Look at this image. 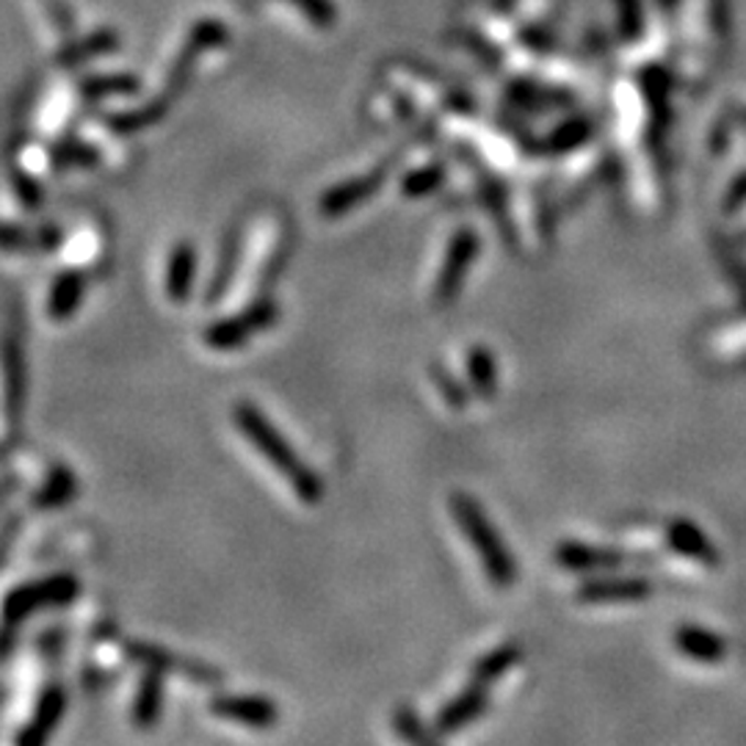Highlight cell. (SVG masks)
Instances as JSON below:
<instances>
[{
	"label": "cell",
	"mask_w": 746,
	"mask_h": 746,
	"mask_svg": "<svg viewBox=\"0 0 746 746\" xmlns=\"http://www.w3.org/2000/svg\"><path fill=\"white\" fill-rule=\"evenodd\" d=\"M233 418H236V426L241 429L244 437L266 456L274 471H280L285 476V482L291 484V489L296 493V498H302L304 504L313 506L324 498V482H321L318 473L302 460V456L293 451V445L288 443L285 434L263 415V410L249 401H241L233 410Z\"/></svg>",
	"instance_id": "6da1fadb"
},
{
	"label": "cell",
	"mask_w": 746,
	"mask_h": 746,
	"mask_svg": "<svg viewBox=\"0 0 746 746\" xmlns=\"http://www.w3.org/2000/svg\"><path fill=\"white\" fill-rule=\"evenodd\" d=\"M448 506H451L454 520L460 522L462 533H465L467 542L473 544V550H476L478 559H482L484 575L489 579V584L498 586V590H506V586L515 584V579H517L515 559H511L504 537L495 531L489 517L484 515L482 504H478L473 495L454 493L448 498Z\"/></svg>",
	"instance_id": "7a4b0ae2"
},
{
	"label": "cell",
	"mask_w": 746,
	"mask_h": 746,
	"mask_svg": "<svg viewBox=\"0 0 746 746\" xmlns=\"http://www.w3.org/2000/svg\"><path fill=\"white\" fill-rule=\"evenodd\" d=\"M277 321H280V304L274 299H258L238 315L210 324L205 329V343L216 348V352H236L244 343L252 340L255 335L271 329Z\"/></svg>",
	"instance_id": "3957f363"
},
{
	"label": "cell",
	"mask_w": 746,
	"mask_h": 746,
	"mask_svg": "<svg viewBox=\"0 0 746 746\" xmlns=\"http://www.w3.org/2000/svg\"><path fill=\"white\" fill-rule=\"evenodd\" d=\"M478 252H482V238L476 236V230L462 227V230H456L454 236H451L443 266H440L437 285H434V299H437V304H448L460 296L467 271L476 263Z\"/></svg>",
	"instance_id": "277c9868"
},
{
	"label": "cell",
	"mask_w": 746,
	"mask_h": 746,
	"mask_svg": "<svg viewBox=\"0 0 746 746\" xmlns=\"http://www.w3.org/2000/svg\"><path fill=\"white\" fill-rule=\"evenodd\" d=\"M210 711L227 722H238L252 729H269L280 722V707L260 694H230L210 700Z\"/></svg>",
	"instance_id": "5b68a950"
},
{
	"label": "cell",
	"mask_w": 746,
	"mask_h": 746,
	"mask_svg": "<svg viewBox=\"0 0 746 746\" xmlns=\"http://www.w3.org/2000/svg\"><path fill=\"white\" fill-rule=\"evenodd\" d=\"M652 595V586L639 575H614V579H592L579 586L575 597L590 606H608V603H641Z\"/></svg>",
	"instance_id": "8992f818"
},
{
	"label": "cell",
	"mask_w": 746,
	"mask_h": 746,
	"mask_svg": "<svg viewBox=\"0 0 746 746\" xmlns=\"http://www.w3.org/2000/svg\"><path fill=\"white\" fill-rule=\"evenodd\" d=\"M487 707H489L487 685L471 683L462 694H456L454 700L445 702V705L440 707V713L434 716L432 724L434 735L443 738V735L460 733V729H465L471 722L482 718L484 713H487Z\"/></svg>",
	"instance_id": "52a82bcc"
},
{
	"label": "cell",
	"mask_w": 746,
	"mask_h": 746,
	"mask_svg": "<svg viewBox=\"0 0 746 746\" xmlns=\"http://www.w3.org/2000/svg\"><path fill=\"white\" fill-rule=\"evenodd\" d=\"M625 555L614 548H601L590 542H562L555 548V564L570 573H603V570L623 567Z\"/></svg>",
	"instance_id": "ba28073f"
},
{
	"label": "cell",
	"mask_w": 746,
	"mask_h": 746,
	"mask_svg": "<svg viewBox=\"0 0 746 746\" xmlns=\"http://www.w3.org/2000/svg\"><path fill=\"white\" fill-rule=\"evenodd\" d=\"M379 183H382V174H365V177H354L335 185V188H332L329 194H324V199H321L318 205L321 214H324L326 219H337V216L348 214L352 208L363 205L365 199L374 197Z\"/></svg>",
	"instance_id": "9c48e42d"
},
{
	"label": "cell",
	"mask_w": 746,
	"mask_h": 746,
	"mask_svg": "<svg viewBox=\"0 0 746 746\" xmlns=\"http://www.w3.org/2000/svg\"><path fill=\"white\" fill-rule=\"evenodd\" d=\"M667 544L672 550H678L680 555H685V559H694V562L707 564V567L718 564V553L711 544V539L689 520H680L678 517V520L667 522Z\"/></svg>",
	"instance_id": "30bf717a"
},
{
	"label": "cell",
	"mask_w": 746,
	"mask_h": 746,
	"mask_svg": "<svg viewBox=\"0 0 746 746\" xmlns=\"http://www.w3.org/2000/svg\"><path fill=\"white\" fill-rule=\"evenodd\" d=\"M674 647L683 652L685 658L696 663H722L727 645H724L722 636H716L713 630L696 628V625H683L674 634Z\"/></svg>",
	"instance_id": "8fae6325"
},
{
	"label": "cell",
	"mask_w": 746,
	"mask_h": 746,
	"mask_svg": "<svg viewBox=\"0 0 746 746\" xmlns=\"http://www.w3.org/2000/svg\"><path fill=\"white\" fill-rule=\"evenodd\" d=\"M194 277H197V249L188 241L177 244L172 249V258H169L166 269V293L172 302H185L192 296Z\"/></svg>",
	"instance_id": "7c38bea8"
},
{
	"label": "cell",
	"mask_w": 746,
	"mask_h": 746,
	"mask_svg": "<svg viewBox=\"0 0 746 746\" xmlns=\"http://www.w3.org/2000/svg\"><path fill=\"white\" fill-rule=\"evenodd\" d=\"M465 368H467V382H471L473 396L482 401H493L498 396V363H495L493 352L487 346H471L465 357Z\"/></svg>",
	"instance_id": "4fadbf2b"
},
{
	"label": "cell",
	"mask_w": 746,
	"mask_h": 746,
	"mask_svg": "<svg viewBox=\"0 0 746 746\" xmlns=\"http://www.w3.org/2000/svg\"><path fill=\"white\" fill-rule=\"evenodd\" d=\"M520 661H522V647L511 645V641L509 645H498L489 652H484V656L473 663L471 680L478 685H489V683H495V680L504 678L506 672H511V669H515Z\"/></svg>",
	"instance_id": "5bb4252c"
},
{
	"label": "cell",
	"mask_w": 746,
	"mask_h": 746,
	"mask_svg": "<svg viewBox=\"0 0 746 746\" xmlns=\"http://www.w3.org/2000/svg\"><path fill=\"white\" fill-rule=\"evenodd\" d=\"M161 694H163L161 672H158V669H150L144 683H141L133 707V716L139 727H152V724H155L158 713H161Z\"/></svg>",
	"instance_id": "9a60e30c"
},
{
	"label": "cell",
	"mask_w": 746,
	"mask_h": 746,
	"mask_svg": "<svg viewBox=\"0 0 746 746\" xmlns=\"http://www.w3.org/2000/svg\"><path fill=\"white\" fill-rule=\"evenodd\" d=\"M429 377H432L434 388L440 390V396L445 399V404L454 407V410H465L467 401H471V393H467L465 385H462L460 379H456L443 363H434L432 368H429Z\"/></svg>",
	"instance_id": "2e32d148"
},
{
	"label": "cell",
	"mask_w": 746,
	"mask_h": 746,
	"mask_svg": "<svg viewBox=\"0 0 746 746\" xmlns=\"http://www.w3.org/2000/svg\"><path fill=\"white\" fill-rule=\"evenodd\" d=\"M393 727H396V733L401 735V738L412 740V744H434V740H437L434 729H429L426 724L421 722V716H418V713L412 711L410 705L396 707Z\"/></svg>",
	"instance_id": "e0dca14e"
},
{
	"label": "cell",
	"mask_w": 746,
	"mask_h": 746,
	"mask_svg": "<svg viewBox=\"0 0 746 746\" xmlns=\"http://www.w3.org/2000/svg\"><path fill=\"white\" fill-rule=\"evenodd\" d=\"M443 180H445L443 166H423V169H418V172L407 174L404 183H401V192H404V197H410V199L429 197L434 188L443 185Z\"/></svg>",
	"instance_id": "ac0fdd59"
},
{
	"label": "cell",
	"mask_w": 746,
	"mask_h": 746,
	"mask_svg": "<svg viewBox=\"0 0 746 746\" xmlns=\"http://www.w3.org/2000/svg\"><path fill=\"white\" fill-rule=\"evenodd\" d=\"M238 255H241V241H230L227 244L225 255H221V263L219 269H216V277H214V288L208 291V299H219L221 293H225V288L233 282V274H236L238 269Z\"/></svg>",
	"instance_id": "d6986e66"
}]
</instances>
